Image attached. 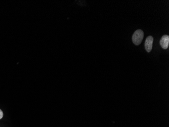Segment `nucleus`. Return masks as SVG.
<instances>
[{
    "mask_svg": "<svg viewBox=\"0 0 169 127\" xmlns=\"http://www.w3.org/2000/svg\"><path fill=\"white\" fill-rule=\"evenodd\" d=\"M144 37V33L142 30H138L134 33L132 36V41L135 45H139L142 42Z\"/></svg>",
    "mask_w": 169,
    "mask_h": 127,
    "instance_id": "f257e3e1",
    "label": "nucleus"
},
{
    "mask_svg": "<svg viewBox=\"0 0 169 127\" xmlns=\"http://www.w3.org/2000/svg\"><path fill=\"white\" fill-rule=\"evenodd\" d=\"M153 42H154L153 37L151 36L147 37L145 42V48L148 52H150L152 50Z\"/></svg>",
    "mask_w": 169,
    "mask_h": 127,
    "instance_id": "f03ea898",
    "label": "nucleus"
},
{
    "mask_svg": "<svg viewBox=\"0 0 169 127\" xmlns=\"http://www.w3.org/2000/svg\"><path fill=\"white\" fill-rule=\"evenodd\" d=\"M160 45L161 47L164 49H167L169 47V36L168 35H165L162 36L160 40Z\"/></svg>",
    "mask_w": 169,
    "mask_h": 127,
    "instance_id": "7ed1b4c3",
    "label": "nucleus"
},
{
    "mask_svg": "<svg viewBox=\"0 0 169 127\" xmlns=\"http://www.w3.org/2000/svg\"><path fill=\"white\" fill-rule=\"evenodd\" d=\"M3 117V112L2 111V110L0 109V120Z\"/></svg>",
    "mask_w": 169,
    "mask_h": 127,
    "instance_id": "20e7f679",
    "label": "nucleus"
}]
</instances>
